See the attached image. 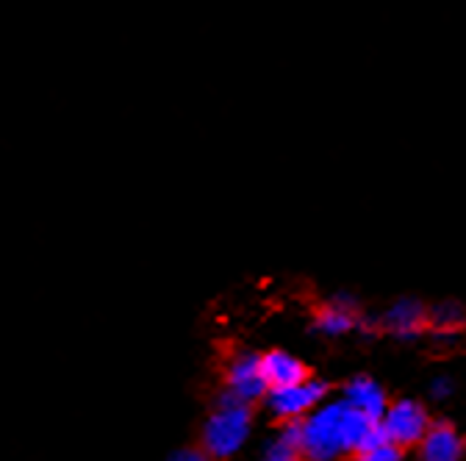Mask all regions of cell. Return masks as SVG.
<instances>
[{
    "label": "cell",
    "instance_id": "6da1fadb",
    "mask_svg": "<svg viewBox=\"0 0 466 461\" xmlns=\"http://www.w3.org/2000/svg\"><path fill=\"white\" fill-rule=\"evenodd\" d=\"M250 423H253L250 403H245L242 397L222 389L217 403H214V412L203 423L200 447L214 461H225L245 445V439L250 434Z\"/></svg>",
    "mask_w": 466,
    "mask_h": 461
},
{
    "label": "cell",
    "instance_id": "7a4b0ae2",
    "mask_svg": "<svg viewBox=\"0 0 466 461\" xmlns=\"http://www.w3.org/2000/svg\"><path fill=\"white\" fill-rule=\"evenodd\" d=\"M344 412L347 403H328L303 420V453L309 461H333L347 456L344 439Z\"/></svg>",
    "mask_w": 466,
    "mask_h": 461
},
{
    "label": "cell",
    "instance_id": "3957f363",
    "mask_svg": "<svg viewBox=\"0 0 466 461\" xmlns=\"http://www.w3.org/2000/svg\"><path fill=\"white\" fill-rule=\"evenodd\" d=\"M380 425H383L386 436L405 450L411 445H422V439H425V434L431 431L433 423H431L422 403L405 397V400L391 403L386 417L380 420Z\"/></svg>",
    "mask_w": 466,
    "mask_h": 461
},
{
    "label": "cell",
    "instance_id": "277c9868",
    "mask_svg": "<svg viewBox=\"0 0 466 461\" xmlns=\"http://www.w3.org/2000/svg\"><path fill=\"white\" fill-rule=\"evenodd\" d=\"M225 389L250 403V406L256 400H264L269 394V386L261 370V356L253 351L233 353L225 364Z\"/></svg>",
    "mask_w": 466,
    "mask_h": 461
},
{
    "label": "cell",
    "instance_id": "5b68a950",
    "mask_svg": "<svg viewBox=\"0 0 466 461\" xmlns=\"http://www.w3.org/2000/svg\"><path fill=\"white\" fill-rule=\"evenodd\" d=\"M330 392V384L311 378L300 386H289V389H275L267 394V403L275 417H280V423L289 420H306L309 412L317 406L319 400H325V394Z\"/></svg>",
    "mask_w": 466,
    "mask_h": 461
},
{
    "label": "cell",
    "instance_id": "8992f818",
    "mask_svg": "<svg viewBox=\"0 0 466 461\" xmlns=\"http://www.w3.org/2000/svg\"><path fill=\"white\" fill-rule=\"evenodd\" d=\"M261 370H264V378H267V386L269 392L275 389H289V386H300L306 381H311V370L295 359L286 351H269L261 356Z\"/></svg>",
    "mask_w": 466,
    "mask_h": 461
},
{
    "label": "cell",
    "instance_id": "52a82bcc",
    "mask_svg": "<svg viewBox=\"0 0 466 461\" xmlns=\"http://www.w3.org/2000/svg\"><path fill=\"white\" fill-rule=\"evenodd\" d=\"M383 325L394 336H417L431 328V309L417 298H400L383 317Z\"/></svg>",
    "mask_w": 466,
    "mask_h": 461
},
{
    "label": "cell",
    "instance_id": "ba28073f",
    "mask_svg": "<svg viewBox=\"0 0 466 461\" xmlns=\"http://www.w3.org/2000/svg\"><path fill=\"white\" fill-rule=\"evenodd\" d=\"M463 450H466V442L447 420L433 423L420 445L422 461H461Z\"/></svg>",
    "mask_w": 466,
    "mask_h": 461
},
{
    "label": "cell",
    "instance_id": "9c48e42d",
    "mask_svg": "<svg viewBox=\"0 0 466 461\" xmlns=\"http://www.w3.org/2000/svg\"><path fill=\"white\" fill-rule=\"evenodd\" d=\"M344 403H350L353 409L364 412L367 417H372L378 423L389 412V406H386V392L372 378H367V375H359V378H353V381L344 386Z\"/></svg>",
    "mask_w": 466,
    "mask_h": 461
},
{
    "label": "cell",
    "instance_id": "30bf717a",
    "mask_svg": "<svg viewBox=\"0 0 466 461\" xmlns=\"http://www.w3.org/2000/svg\"><path fill=\"white\" fill-rule=\"evenodd\" d=\"M314 325L322 333H328V336H339V333H347V331H353V328L361 325V312H359V306L350 301V298L339 295L328 306L317 309Z\"/></svg>",
    "mask_w": 466,
    "mask_h": 461
},
{
    "label": "cell",
    "instance_id": "8fae6325",
    "mask_svg": "<svg viewBox=\"0 0 466 461\" xmlns=\"http://www.w3.org/2000/svg\"><path fill=\"white\" fill-rule=\"evenodd\" d=\"M261 461H309L303 453V420L280 423V431L264 450Z\"/></svg>",
    "mask_w": 466,
    "mask_h": 461
},
{
    "label": "cell",
    "instance_id": "7c38bea8",
    "mask_svg": "<svg viewBox=\"0 0 466 461\" xmlns=\"http://www.w3.org/2000/svg\"><path fill=\"white\" fill-rule=\"evenodd\" d=\"M466 328V309L455 301L436 303L431 309V331L436 333H458Z\"/></svg>",
    "mask_w": 466,
    "mask_h": 461
},
{
    "label": "cell",
    "instance_id": "4fadbf2b",
    "mask_svg": "<svg viewBox=\"0 0 466 461\" xmlns=\"http://www.w3.org/2000/svg\"><path fill=\"white\" fill-rule=\"evenodd\" d=\"M400 458H402V447L394 445L391 439H386V442L356 456V461H400Z\"/></svg>",
    "mask_w": 466,
    "mask_h": 461
},
{
    "label": "cell",
    "instance_id": "5bb4252c",
    "mask_svg": "<svg viewBox=\"0 0 466 461\" xmlns=\"http://www.w3.org/2000/svg\"><path fill=\"white\" fill-rule=\"evenodd\" d=\"M167 461H214L203 447H184V450H175Z\"/></svg>",
    "mask_w": 466,
    "mask_h": 461
},
{
    "label": "cell",
    "instance_id": "9a60e30c",
    "mask_svg": "<svg viewBox=\"0 0 466 461\" xmlns=\"http://www.w3.org/2000/svg\"><path fill=\"white\" fill-rule=\"evenodd\" d=\"M450 392H452V384H450V381L439 378V381L433 384V394H436V397H444V394H450Z\"/></svg>",
    "mask_w": 466,
    "mask_h": 461
}]
</instances>
